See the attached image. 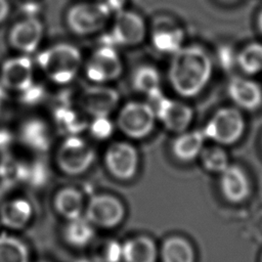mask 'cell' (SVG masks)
<instances>
[{"label": "cell", "mask_w": 262, "mask_h": 262, "mask_svg": "<svg viewBox=\"0 0 262 262\" xmlns=\"http://www.w3.org/2000/svg\"><path fill=\"white\" fill-rule=\"evenodd\" d=\"M212 72V59L203 47L183 45L171 54L168 79L178 95L189 98L199 95L206 88Z\"/></svg>", "instance_id": "obj_1"}, {"label": "cell", "mask_w": 262, "mask_h": 262, "mask_svg": "<svg viewBox=\"0 0 262 262\" xmlns=\"http://www.w3.org/2000/svg\"><path fill=\"white\" fill-rule=\"evenodd\" d=\"M83 56L78 47L70 43H57L42 50L37 64L44 75L57 85L71 83L79 74Z\"/></svg>", "instance_id": "obj_2"}, {"label": "cell", "mask_w": 262, "mask_h": 262, "mask_svg": "<svg viewBox=\"0 0 262 262\" xmlns=\"http://www.w3.org/2000/svg\"><path fill=\"white\" fill-rule=\"evenodd\" d=\"M157 121L155 108L150 103L129 101L120 108L116 126L125 136L140 140L154 132Z\"/></svg>", "instance_id": "obj_3"}, {"label": "cell", "mask_w": 262, "mask_h": 262, "mask_svg": "<svg viewBox=\"0 0 262 262\" xmlns=\"http://www.w3.org/2000/svg\"><path fill=\"white\" fill-rule=\"evenodd\" d=\"M94 160L95 151L92 145L80 135L64 137L55 155L59 170L71 176H78L88 171Z\"/></svg>", "instance_id": "obj_4"}, {"label": "cell", "mask_w": 262, "mask_h": 262, "mask_svg": "<svg viewBox=\"0 0 262 262\" xmlns=\"http://www.w3.org/2000/svg\"><path fill=\"white\" fill-rule=\"evenodd\" d=\"M245 127L244 117L237 108L222 107L208 121L203 132L206 139L219 145H231L242 138Z\"/></svg>", "instance_id": "obj_5"}, {"label": "cell", "mask_w": 262, "mask_h": 262, "mask_svg": "<svg viewBox=\"0 0 262 262\" xmlns=\"http://www.w3.org/2000/svg\"><path fill=\"white\" fill-rule=\"evenodd\" d=\"M111 13L97 2H81L71 6L66 14V21L71 32L79 36H88L102 30Z\"/></svg>", "instance_id": "obj_6"}, {"label": "cell", "mask_w": 262, "mask_h": 262, "mask_svg": "<svg viewBox=\"0 0 262 262\" xmlns=\"http://www.w3.org/2000/svg\"><path fill=\"white\" fill-rule=\"evenodd\" d=\"M110 33L106 35L104 45L111 46H136L146 36V24L144 18L135 11L124 9L116 13Z\"/></svg>", "instance_id": "obj_7"}, {"label": "cell", "mask_w": 262, "mask_h": 262, "mask_svg": "<svg viewBox=\"0 0 262 262\" xmlns=\"http://www.w3.org/2000/svg\"><path fill=\"white\" fill-rule=\"evenodd\" d=\"M84 216L96 227L113 229L118 227L125 219L126 208L123 202L114 194H94L88 203Z\"/></svg>", "instance_id": "obj_8"}, {"label": "cell", "mask_w": 262, "mask_h": 262, "mask_svg": "<svg viewBox=\"0 0 262 262\" xmlns=\"http://www.w3.org/2000/svg\"><path fill=\"white\" fill-rule=\"evenodd\" d=\"M123 61L115 46L102 44L95 49L85 64V74L94 84H106L121 77Z\"/></svg>", "instance_id": "obj_9"}, {"label": "cell", "mask_w": 262, "mask_h": 262, "mask_svg": "<svg viewBox=\"0 0 262 262\" xmlns=\"http://www.w3.org/2000/svg\"><path fill=\"white\" fill-rule=\"evenodd\" d=\"M104 165L107 172L116 179H133L139 168V154L136 147L127 141L111 143L104 152Z\"/></svg>", "instance_id": "obj_10"}, {"label": "cell", "mask_w": 262, "mask_h": 262, "mask_svg": "<svg viewBox=\"0 0 262 262\" xmlns=\"http://www.w3.org/2000/svg\"><path fill=\"white\" fill-rule=\"evenodd\" d=\"M156 112L157 119L163 126L173 133H182L188 130L193 119V110L188 104L160 95L149 102Z\"/></svg>", "instance_id": "obj_11"}, {"label": "cell", "mask_w": 262, "mask_h": 262, "mask_svg": "<svg viewBox=\"0 0 262 262\" xmlns=\"http://www.w3.org/2000/svg\"><path fill=\"white\" fill-rule=\"evenodd\" d=\"M120 101L119 92L105 84H94L86 87L79 95L80 108L94 117H110Z\"/></svg>", "instance_id": "obj_12"}, {"label": "cell", "mask_w": 262, "mask_h": 262, "mask_svg": "<svg viewBox=\"0 0 262 262\" xmlns=\"http://www.w3.org/2000/svg\"><path fill=\"white\" fill-rule=\"evenodd\" d=\"M44 36V26L37 16H27L16 23L10 30L9 42L23 54L37 50Z\"/></svg>", "instance_id": "obj_13"}, {"label": "cell", "mask_w": 262, "mask_h": 262, "mask_svg": "<svg viewBox=\"0 0 262 262\" xmlns=\"http://www.w3.org/2000/svg\"><path fill=\"white\" fill-rule=\"evenodd\" d=\"M35 68L27 54L14 56L4 61L1 69V82L4 88L20 92L33 84Z\"/></svg>", "instance_id": "obj_14"}, {"label": "cell", "mask_w": 262, "mask_h": 262, "mask_svg": "<svg viewBox=\"0 0 262 262\" xmlns=\"http://www.w3.org/2000/svg\"><path fill=\"white\" fill-rule=\"evenodd\" d=\"M184 31L169 17H158L152 25L150 40L152 46L161 53L173 54L184 43Z\"/></svg>", "instance_id": "obj_15"}, {"label": "cell", "mask_w": 262, "mask_h": 262, "mask_svg": "<svg viewBox=\"0 0 262 262\" xmlns=\"http://www.w3.org/2000/svg\"><path fill=\"white\" fill-rule=\"evenodd\" d=\"M219 175L220 191L227 202L231 204H239L250 196V178L242 167L230 164Z\"/></svg>", "instance_id": "obj_16"}, {"label": "cell", "mask_w": 262, "mask_h": 262, "mask_svg": "<svg viewBox=\"0 0 262 262\" xmlns=\"http://www.w3.org/2000/svg\"><path fill=\"white\" fill-rule=\"evenodd\" d=\"M34 209L25 198H12L0 203V222L11 230L26 228L32 221Z\"/></svg>", "instance_id": "obj_17"}, {"label": "cell", "mask_w": 262, "mask_h": 262, "mask_svg": "<svg viewBox=\"0 0 262 262\" xmlns=\"http://www.w3.org/2000/svg\"><path fill=\"white\" fill-rule=\"evenodd\" d=\"M19 138L25 146L35 152H45L52 144V130L40 118L26 120L19 128Z\"/></svg>", "instance_id": "obj_18"}, {"label": "cell", "mask_w": 262, "mask_h": 262, "mask_svg": "<svg viewBox=\"0 0 262 262\" xmlns=\"http://www.w3.org/2000/svg\"><path fill=\"white\" fill-rule=\"evenodd\" d=\"M227 93L238 107L246 111H255L262 104V88L251 79L232 78L227 85Z\"/></svg>", "instance_id": "obj_19"}, {"label": "cell", "mask_w": 262, "mask_h": 262, "mask_svg": "<svg viewBox=\"0 0 262 262\" xmlns=\"http://www.w3.org/2000/svg\"><path fill=\"white\" fill-rule=\"evenodd\" d=\"M159 247L148 235L138 234L123 243V262H158Z\"/></svg>", "instance_id": "obj_20"}, {"label": "cell", "mask_w": 262, "mask_h": 262, "mask_svg": "<svg viewBox=\"0 0 262 262\" xmlns=\"http://www.w3.org/2000/svg\"><path fill=\"white\" fill-rule=\"evenodd\" d=\"M206 136L203 130H186L174 139L171 149L173 156L182 163H189L198 159L205 147Z\"/></svg>", "instance_id": "obj_21"}, {"label": "cell", "mask_w": 262, "mask_h": 262, "mask_svg": "<svg viewBox=\"0 0 262 262\" xmlns=\"http://www.w3.org/2000/svg\"><path fill=\"white\" fill-rule=\"evenodd\" d=\"M82 110H77L71 104H60L53 112V122L64 137L80 135L89 124Z\"/></svg>", "instance_id": "obj_22"}, {"label": "cell", "mask_w": 262, "mask_h": 262, "mask_svg": "<svg viewBox=\"0 0 262 262\" xmlns=\"http://www.w3.org/2000/svg\"><path fill=\"white\" fill-rule=\"evenodd\" d=\"M53 207L56 213L68 221L83 216L86 203L84 195L80 190L75 187L67 186L55 193Z\"/></svg>", "instance_id": "obj_23"}, {"label": "cell", "mask_w": 262, "mask_h": 262, "mask_svg": "<svg viewBox=\"0 0 262 262\" xmlns=\"http://www.w3.org/2000/svg\"><path fill=\"white\" fill-rule=\"evenodd\" d=\"M159 259L161 262H195V250L187 238L173 234L159 248Z\"/></svg>", "instance_id": "obj_24"}, {"label": "cell", "mask_w": 262, "mask_h": 262, "mask_svg": "<svg viewBox=\"0 0 262 262\" xmlns=\"http://www.w3.org/2000/svg\"><path fill=\"white\" fill-rule=\"evenodd\" d=\"M94 237L95 226L84 215L67 221L63 238L71 247L82 249L91 246Z\"/></svg>", "instance_id": "obj_25"}, {"label": "cell", "mask_w": 262, "mask_h": 262, "mask_svg": "<svg viewBox=\"0 0 262 262\" xmlns=\"http://www.w3.org/2000/svg\"><path fill=\"white\" fill-rule=\"evenodd\" d=\"M132 85L136 91L146 95L150 101L163 94L161 89V76L154 66L142 64L134 70Z\"/></svg>", "instance_id": "obj_26"}, {"label": "cell", "mask_w": 262, "mask_h": 262, "mask_svg": "<svg viewBox=\"0 0 262 262\" xmlns=\"http://www.w3.org/2000/svg\"><path fill=\"white\" fill-rule=\"evenodd\" d=\"M0 262H30V249L19 237L0 233Z\"/></svg>", "instance_id": "obj_27"}, {"label": "cell", "mask_w": 262, "mask_h": 262, "mask_svg": "<svg viewBox=\"0 0 262 262\" xmlns=\"http://www.w3.org/2000/svg\"><path fill=\"white\" fill-rule=\"evenodd\" d=\"M235 62L246 75L262 73V43L253 42L236 53Z\"/></svg>", "instance_id": "obj_28"}, {"label": "cell", "mask_w": 262, "mask_h": 262, "mask_svg": "<svg viewBox=\"0 0 262 262\" xmlns=\"http://www.w3.org/2000/svg\"><path fill=\"white\" fill-rule=\"evenodd\" d=\"M90 259L94 262H123V243L114 238L93 242Z\"/></svg>", "instance_id": "obj_29"}, {"label": "cell", "mask_w": 262, "mask_h": 262, "mask_svg": "<svg viewBox=\"0 0 262 262\" xmlns=\"http://www.w3.org/2000/svg\"><path fill=\"white\" fill-rule=\"evenodd\" d=\"M199 158L203 167L211 173L220 174L230 165L227 152L219 144L205 146Z\"/></svg>", "instance_id": "obj_30"}, {"label": "cell", "mask_w": 262, "mask_h": 262, "mask_svg": "<svg viewBox=\"0 0 262 262\" xmlns=\"http://www.w3.org/2000/svg\"><path fill=\"white\" fill-rule=\"evenodd\" d=\"M26 163L12 158H4L0 162V180L5 185H13L24 181Z\"/></svg>", "instance_id": "obj_31"}, {"label": "cell", "mask_w": 262, "mask_h": 262, "mask_svg": "<svg viewBox=\"0 0 262 262\" xmlns=\"http://www.w3.org/2000/svg\"><path fill=\"white\" fill-rule=\"evenodd\" d=\"M116 128V124L110 117H94L88 124V130L91 136L97 140L108 139Z\"/></svg>", "instance_id": "obj_32"}, {"label": "cell", "mask_w": 262, "mask_h": 262, "mask_svg": "<svg viewBox=\"0 0 262 262\" xmlns=\"http://www.w3.org/2000/svg\"><path fill=\"white\" fill-rule=\"evenodd\" d=\"M48 179V170L46 166L41 162L28 163L25 166L24 181L30 185L37 187L43 185Z\"/></svg>", "instance_id": "obj_33"}, {"label": "cell", "mask_w": 262, "mask_h": 262, "mask_svg": "<svg viewBox=\"0 0 262 262\" xmlns=\"http://www.w3.org/2000/svg\"><path fill=\"white\" fill-rule=\"evenodd\" d=\"M21 95V101L28 105H37L45 98V88L36 82L31 84L28 88L19 92Z\"/></svg>", "instance_id": "obj_34"}, {"label": "cell", "mask_w": 262, "mask_h": 262, "mask_svg": "<svg viewBox=\"0 0 262 262\" xmlns=\"http://www.w3.org/2000/svg\"><path fill=\"white\" fill-rule=\"evenodd\" d=\"M99 2L111 13V15H115L116 13L126 9L125 5L127 0H99Z\"/></svg>", "instance_id": "obj_35"}, {"label": "cell", "mask_w": 262, "mask_h": 262, "mask_svg": "<svg viewBox=\"0 0 262 262\" xmlns=\"http://www.w3.org/2000/svg\"><path fill=\"white\" fill-rule=\"evenodd\" d=\"M12 142V137L7 131H0V154H4Z\"/></svg>", "instance_id": "obj_36"}, {"label": "cell", "mask_w": 262, "mask_h": 262, "mask_svg": "<svg viewBox=\"0 0 262 262\" xmlns=\"http://www.w3.org/2000/svg\"><path fill=\"white\" fill-rule=\"evenodd\" d=\"M10 6L7 0H0V23L3 21L9 14Z\"/></svg>", "instance_id": "obj_37"}, {"label": "cell", "mask_w": 262, "mask_h": 262, "mask_svg": "<svg viewBox=\"0 0 262 262\" xmlns=\"http://www.w3.org/2000/svg\"><path fill=\"white\" fill-rule=\"evenodd\" d=\"M257 25H258V29L259 31L262 33V9L258 14V18H257Z\"/></svg>", "instance_id": "obj_38"}, {"label": "cell", "mask_w": 262, "mask_h": 262, "mask_svg": "<svg viewBox=\"0 0 262 262\" xmlns=\"http://www.w3.org/2000/svg\"><path fill=\"white\" fill-rule=\"evenodd\" d=\"M73 262H94L93 260L91 259H86V258H79V259H76L75 261Z\"/></svg>", "instance_id": "obj_39"}, {"label": "cell", "mask_w": 262, "mask_h": 262, "mask_svg": "<svg viewBox=\"0 0 262 262\" xmlns=\"http://www.w3.org/2000/svg\"><path fill=\"white\" fill-rule=\"evenodd\" d=\"M2 201H1V190H0V203H1Z\"/></svg>", "instance_id": "obj_40"}, {"label": "cell", "mask_w": 262, "mask_h": 262, "mask_svg": "<svg viewBox=\"0 0 262 262\" xmlns=\"http://www.w3.org/2000/svg\"><path fill=\"white\" fill-rule=\"evenodd\" d=\"M260 262H262V255H261V257H260Z\"/></svg>", "instance_id": "obj_41"}, {"label": "cell", "mask_w": 262, "mask_h": 262, "mask_svg": "<svg viewBox=\"0 0 262 262\" xmlns=\"http://www.w3.org/2000/svg\"><path fill=\"white\" fill-rule=\"evenodd\" d=\"M225 1H232V0H225Z\"/></svg>", "instance_id": "obj_42"}, {"label": "cell", "mask_w": 262, "mask_h": 262, "mask_svg": "<svg viewBox=\"0 0 262 262\" xmlns=\"http://www.w3.org/2000/svg\"><path fill=\"white\" fill-rule=\"evenodd\" d=\"M0 115H1V107H0Z\"/></svg>", "instance_id": "obj_43"}]
</instances>
